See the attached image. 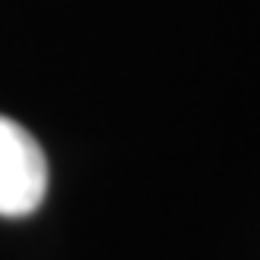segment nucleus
I'll return each instance as SVG.
<instances>
[{"mask_svg": "<svg viewBox=\"0 0 260 260\" xmlns=\"http://www.w3.org/2000/svg\"><path fill=\"white\" fill-rule=\"evenodd\" d=\"M47 194V157L31 132L0 116V216L35 213Z\"/></svg>", "mask_w": 260, "mask_h": 260, "instance_id": "obj_1", "label": "nucleus"}]
</instances>
